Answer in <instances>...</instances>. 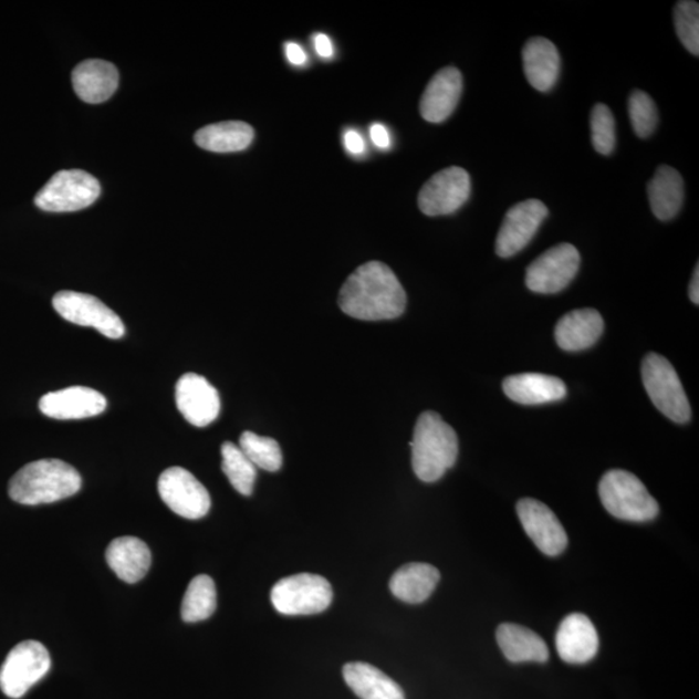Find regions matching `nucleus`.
Instances as JSON below:
<instances>
[{
	"label": "nucleus",
	"instance_id": "f257e3e1",
	"mask_svg": "<svg viewBox=\"0 0 699 699\" xmlns=\"http://www.w3.org/2000/svg\"><path fill=\"white\" fill-rule=\"evenodd\" d=\"M338 305L358 321H393L405 313L407 294L389 265L372 261L347 278L341 288Z\"/></svg>",
	"mask_w": 699,
	"mask_h": 699
},
{
	"label": "nucleus",
	"instance_id": "f03ea898",
	"mask_svg": "<svg viewBox=\"0 0 699 699\" xmlns=\"http://www.w3.org/2000/svg\"><path fill=\"white\" fill-rule=\"evenodd\" d=\"M79 470L58 459H44L28 463L11 478L10 498L22 505L56 503L75 495L81 490Z\"/></svg>",
	"mask_w": 699,
	"mask_h": 699
},
{
	"label": "nucleus",
	"instance_id": "7ed1b4c3",
	"mask_svg": "<svg viewBox=\"0 0 699 699\" xmlns=\"http://www.w3.org/2000/svg\"><path fill=\"white\" fill-rule=\"evenodd\" d=\"M411 447L414 472L422 482L439 481L458 460V436L437 413L420 415Z\"/></svg>",
	"mask_w": 699,
	"mask_h": 699
},
{
	"label": "nucleus",
	"instance_id": "20e7f679",
	"mask_svg": "<svg viewBox=\"0 0 699 699\" xmlns=\"http://www.w3.org/2000/svg\"><path fill=\"white\" fill-rule=\"evenodd\" d=\"M598 493L606 511L622 521L648 522L659 513L657 500L635 474L626 470L614 469L605 473Z\"/></svg>",
	"mask_w": 699,
	"mask_h": 699
},
{
	"label": "nucleus",
	"instance_id": "39448f33",
	"mask_svg": "<svg viewBox=\"0 0 699 699\" xmlns=\"http://www.w3.org/2000/svg\"><path fill=\"white\" fill-rule=\"evenodd\" d=\"M645 389L660 413L678 424L690 420L691 408L678 374L664 356L650 353L641 366Z\"/></svg>",
	"mask_w": 699,
	"mask_h": 699
},
{
	"label": "nucleus",
	"instance_id": "423d86ee",
	"mask_svg": "<svg viewBox=\"0 0 699 699\" xmlns=\"http://www.w3.org/2000/svg\"><path fill=\"white\" fill-rule=\"evenodd\" d=\"M332 598L331 583L309 573L283 577L271 591L273 607L289 617L323 613L331 606Z\"/></svg>",
	"mask_w": 699,
	"mask_h": 699
},
{
	"label": "nucleus",
	"instance_id": "0eeeda50",
	"mask_svg": "<svg viewBox=\"0 0 699 699\" xmlns=\"http://www.w3.org/2000/svg\"><path fill=\"white\" fill-rule=\"evenodd\" d=\"M101 192V184L93 175L83 170H62L38 192L34 202L44 211H79L91 207Z\"/></svg>",
	"mask_w": 699,
	"mask_h": 699
},
{
	"label": "nucleus",
	"instance_id": "6e6552de",
	"mask_svg": "<svg viewBox=\"0 0 699 699\" xmlns=\"http://www.w3.org/2000/svg\"><path fill=\"white\" fill-rule=\"evenodd\" d=\"M50 668V653L43 644L22 641L10 651L0 668V689L10 698L24 697L30 688L49 674Z\"/></svg>",
	"mask_w": 699,
	"mask_h": 699
},
{
	"label": "nucleus",
	"instance_id": "1a4fd4ad",
	"mask_svg": "<svg viewBox=\"0 0 699 699\" xmlns=\"http://www.w3.org/2000/svg\"><path fill=\"white\" fill-rule=\"evenodd\" d=\"M52 305L66 322L88 326L111 340L125 336L126 328L121 317L94 295L71 291L59 292L53 298Z\"/></svg>",
	"mask_w": 699,
	"mask_h": 699
},
{
	"label": "nucleus",
	"instance_id": "9d476101",
	"mask_svg": "<svg viewBox=\"0 0 699 699\" xmlns=\"http://www.w3.org/2000/svg\"><path fill=\"white\" fill-rule=\"evenodd\" d=\"M581 254L577 249L562 242L546 250L531 263L526 271V285L531 292L554 294L572 283L580 271Z\"/></svg>",
	"mask_w": 699,
	"mask_h": 699
},
{
	"label": "nucleus",
	"instance_id": "9b49d317",
	"mask_svg": "<svg viewBox=\"0 0 699 699\" xmlns=\"http://www.w3.org/2000/svg\"><path fill=\"white\" fill-rule=\"evenodd\" d=\"M158 493L164 503L184 519L200 520L210 511L208 490L185 468L166 469L158 478Z\"/></svg>",
	"mask_w": 699,
	"mask_h": 699
},
{
	"label": "nucleus",
	"instance_id": "f8f14e48",
	"mask_svg": "<svg viewBox=\"0 0 699 699\" xmlns=\"http://www.w3.org/2000/svg\"><path fill=\"white\" fill-rule=\"evenodd\" d=\"M470 196V177L467 170L452 166L438 171L427 181L419 194V208L425 216L452 215Z\"/></svg>",
	"mask_w": 699,
	"mask_h": 699
},
{
	"label": "nucleus",
	"instance_id": "ddd939ff",
	"mask_svg": "<svg viewBox=\"0 0 699 699\" xmlns=\"http://www.w3.org/2000/svg\"><path fill=\"white\" fill-rule=\"evenodd\" d=\"M546 216L549 208L534 199L519 202L509 209L498 232V255L509 258L520 253L533 240Z\"/></svg>",
	"mask_w": 699,
	"mask_h": 699
},
{
	"label": "nucleus",
	"instance_id": "4468645a",
	"mask_svg": "<svg viewBox=\"0 0 699 699\" xmlns=\"http://www.w3.org/2000/svg\"><path fill=\"white\" fill-rule=\"evenodd\" d=\"M517 514L524 531L545 556L556 557L566 550L567 534L550 507L535 499H522Z\"/></svg>",
	"mask_w": 699,
	"mask_h": 699
},
{
	"label": "nucleus",
	"instance_id": "2eb2a0df",
	"mask_svg": "<svg viewBox=\"0 0 699 699\" xmlns=\"http://www.w3.org/2000/svg\"><path fill=\"white\" fill-rule=\"evenodd\" d=\"M175 401L179 413L194 427L205 428L218 419L220 398L215 386L207 378L186 374L175 386Z\"/></svg>",
	"mask_w": 699,
	"mask_h": 699
},
{
	"label": "nucleus",
	"instance_id": "dca6fc26",
	"mask_svg": "<svg viewBox=\"0 0 699 699\" xmlns=\"http://www.w3.org/2000/svg\"><path fill=\"white\" fill-rule=\"evenodd\" d=\"M106 398L91 387L72 386L43 395L40 409L44 416L56 420H82L102 415Z\"/></svg>",
	"mask_w": 699,
	"mask_h": 699
},
{
	"label": "nucleus",
	"instance_id": "f3484780",
	"mask_svg": "<svg viewBox=\"0 0 699 699\" xmlns=\"http://www.w3.org/2000/svg\"><path fill=\"white\" fill-rule=\"evenodd\" d=\"M598 635L587 615L574 613L561 622L556 634L559 656L570 665H584L598 651Z\"/></svg>",
	"mask_w": 699,
	"mask_h": 699
},
{
	"label": "nucleus",
	"instance_id": "a211bd4d",
	"mask_svg": "<svg viewBox=\"0 0 699 699\" xmlns=\"http://www.w3.org/2000/svg\"><path fill=\"white\" fill-rule=\"evenodd\" d=\"M462 75L453 66L444 67L430 80L420 102V113L430 124H442L458 106Z\"/></svg>",
	"mask_w": 699,
	"mask_h": 699
},
{
	"label": "nucleus",
	"instance_id": "6ab92c4d",
	"mask_svg": "<svg viewBox=\"0 0 699 699\" xmlns=\"http://www.w3.org/2000/svg\"><path fill=\"white\" fill-rule=\"evenodd\" d=\"M523 71L530 85L546 93L556 85L561 59L556 45L543 36L531 38L522 50Z\"/></svg>",
	"mask_w": 699,
	"mask_h": 699
},
{
	"label": "nucleus",
	"instance_id": "aec40b11",
	"mask_svg": "<svg viewBox=\"0 0 699 699\" xmlns=\"http://www.w3.org/2000/svg\"><path fill=\"white\" fill-rule=\"evenodd\" d=\"M73 87L83 102L101 104L113 96L118 87L117 67L104 60H86L75 66Z\"/></svg>",
	"mask_w": 699,
	"mask_h": 699
},
{
	"label": "nucleus",
	"instance_id": "412c9836",
	"mask_svg": "<svg viewBox=\"0 0 699 699\" xmlns=\"http://www.w3.org/2000/svg\"><path fill=\"white\" fill-rule=\"evenodd\" d=\"M604 332V319L597 310H574L560 319L554 330L557 345L566 352L594 346Z\"/></svg>",
	"mask_w": 699,
	"mask_h": 699
},
{
	"label": "nucleus",
	"instance_id": "4be33fe9",
	"mask_svg": "<svg viewBox=\"0 0 699 699\" xmlns=\"http://www.w3.org/2000/svg\"><path fill=\"white\" fill-rule=\"evenodd\" d=\"M105 557L114 574L128 584L140 582L152 564L148 545L135 536L114 539L106 549Z\"/></svg>",
	"mask_w": 699,
	"mask_h": 699
},
{
	"label": "nucleus",
	"instance_id": "5701e85b",
	"mask_svg": "<svg viewBox=\"0 0 699 699\" xmlns=\"http://www.w3.org/2000/svg\"><path fill=\"white\" fill-rule=\"evenodd\" d=\"M503 390L509 399L524 406L557 401L567 394L561 378L542 374L509 376L504 379Z\"/></svg>",
	"mask_w": 699,
	"mask_h": 699
},
{
	"label": "nucleus",
	"instance_id": "b1692460",
	"mask_svg": "<svg viewBox=\"0 0 699 699\" xmlns=\"http://www.w3.org/2000/svg\"><path fill=\"white\" fill-rule=\"evenodd\" d=\"M497 640L501 651L512 664H544L550 658V650L541 636L533 629L503 623L497 630Z\"/></svg>",
	"mask_w": 699,
	"mask_h": 699
},
{
	"label": "nucleus",
	"instance_id": "393cba45",
	"mask_svg": "<svg viewBox=\"0 0 699 699\" xmlns=\"http://www.w3.org/2000/svg\"><path fill=\"white\" fill-rule=\"evenodd\" d=\"M440 581L438 568L421 562L401 566L390 580L392 594L407 604L427 602Z\"/></svg>",
	"mask_w": 699,
	"mask_h": 699
},
{
	"label": "nucleus",
	"instance_id": "a878e982",
	"mask_svg": "<svg viewBox=\"0 0 699 699\" xmlns=\"http://www.w3.org/2000/svg\"><path fill=\"white\" fill-rule=\"evenodd\" d=\"M347 687L361 699H406L405 691L377 667L364 663L342 668Z\"/></svg>",
	"mask_w": 699,
	"mask_h": 699
},
{
	"label": "nucleus",
	"instance_id": "bb28decb",
	"mask_svg": "<svg viewBox=\"0 0 699 699\" xmlns=\"http://www.w3.org/2000/svg\"><path fill=\"white\" fill-rule=\"evenodd\" d=\"M653 215L659 220H670L679 215L684 202V180L671 166H659L648 185Z\"/></svg>",
	"mask_w": 699,
	"mask_h": 699
},
{
	"label": "nucleus",
	"instance_id": "cd10ccee",
	"mask_svg": "<svg viewBox=\"0 0 699 699\" xmlns=\"http://www.w3.org/2000/svg\"><path fill=\"white\" fill-rule=\"evenodd\" d=\"M253 139V127L241 121H227V123L205 126L195 135L197 146L216 154L244 150Z\"/></svg>",
	"mask_w": 699,
	"mask_h": 699
},
{
	"label": "nucleus",
	"instance_id": "c85d7f7f",
	"mask_svg": "<svg viewBox=\"0 0 699 699\" xmlns=\"http://www.w3.org/2000/svg\"><path fill=\"white\" fill-rule=\"evenodd\" d=\"M217 609V590L209 575H197L181 603V618L187 623L207 620Z\"/></svg>",
	"mask_w": 699,
	"mask_h": 699
},
{
	"label": "nucleus",
	"instance_id": "c756f323",
	"mask_svg": "<svg viewBox=\"0 0 699 699\" xmlns=\"http://www.w3.org/2000/svg\"><path fill=\"white\" fill-rule=\"evenodd\" d=\"M222 470L234 490L244 497L252 495L258 476L257 468L241 451L239 445H222Z\"/></svg>",
	"mask_w": 699,
	"mask_h": 699
},
{
	"label": "nucleus",
	"instance_id": "7c9ffc66",
	"mask_svg": "<svg viewBox=\"0 0 699 699\" xmlns=\"http://www.w3.org/2000/svg\"><path fill=\"white\" fill-rule=\"evenodd\" d=\"M239 447L255 468L278 472L283 466V452L275 439L258 436L253 431H244L240 437Z\"/></svg>",
	"mask_w": 699,
	"mask_h": 699
},
{
	"label": "nucleus",
	"instance_id": "2f4dec72",
	"mask_svg": "<svg viewBox=\"0 0 699 699\" xmlns=\"http://www.w3.org/2000/svg\"><path fill=\"white\" fill-rule=\"evenodd\" d=\"M675 29L679 40L691 55H699V4L681 0L674 11Z\"/></svg>",
	"mask_w": 699,
	"mask_h": 699
},
{
	"label": "nucleus",
	"instance_id": "473e14b6",
	"mask_svg": "<svg viewBox=\"0 0 699 699\" xmlns=\"http://www.w3.org/2000/svg\"><path fill=\"white\" fill-rule=\"evenodd\" d=\"M628 113L630 125L638 138H648L656 132L658 111L655 101L644 91L636 90L629 96Z\"/></svg>",
	"mask_w": 699,
	"mask_h": 699
},
{
	"label": "nucleus",
	"instance_id": "72a5a7b5",
	"mask_svg": "<svg viewBox=\"0 0 699 699\" xmlns=\"http://www.w3.org/2000/svg\"><path fill=\"white\" fill-rule=\"evenodd\" d=\"M592 144L599 155L609 156L615 148V121L609 106L596 104L591 113Z\"/></svg>",
	"mask_w": 699,
	"mask_h": 699
},
{
	"label": "nucleus",
	"instance_id": "f704fd0d",
	"mask_svg": "<svg viewBox=\"0 0 699 699\" xmlns=\"http://www.w3.org/2000/svg\"><path fill=\"white\" fill-rule=\"evenodd\" d=\"M371 139L375 146L382 149L390 148V135L387 133L385 126L382 124H374L371 126Z\"/></svg>",
	"mask_w": 699,
	"mask_h": 699
},
{
	"label": "nucleus",
	"instance_id": "c9c22d12",
	"mask_svg": "<svg viewBox=\"0 0 699 699\" xmlns=\"http://www.w3.org/2000/svg\"><path fill=\"white\" fill-rule=\"evenodd\" d=\"M285 53L289 63L293 65L302 66L307 62L306 52L298 43L288 42L285 44Z\"/></svg>",
	"mask_w": 699,
	"mask_h": 699
},
{
	"label": "nucleus",
	"instance_id": "e433bc0d",
	"mask_svg": "<svg viewBox=\"0 0 699 699\" xmlns=\"http://www.w3.org/2000/svg\"><path fill=\"white\" fill-rule=\"evenodd\" d=\"M345 147L348 154L362 155L364 152V140L359 133L355 131H347L344 135Z\"/></svg>",
	"mask_w": 699,
	"mask_h": 699
},
{
	"label": "nucleus",
	"instance_id": "4c0bfd02",
	"mask_svg": "<svg viewBox=\"0 0 699 699\" xmlns=\"http://www.w3.org/2000/svg\"><path fill=\"white\" fill-rule=\"evenodd\" d=\"M315 50L324 59H330L333 55V44L330 36L325 34H316L314 36Z\"/></svg>",
	"mask_w": 699,
	"mask_h": 699
},
{
	"label": "nucleus",
	"instance_id": "58836bf2",
	"mask_svg": "<svg viewBox=\"0 0 699 699\" xmlns=\"http://www.w3.org/2000/svg\"><path fill=\"white\" fill-rule=\"evenodd\" d=\"M689 298L690 301L698 305L699 303V268L696 265V270L693 273V278H691L689 285Z\"/></svg>",
	"mask_w": 699,
	"mask_h": 699
}]
</instances>
